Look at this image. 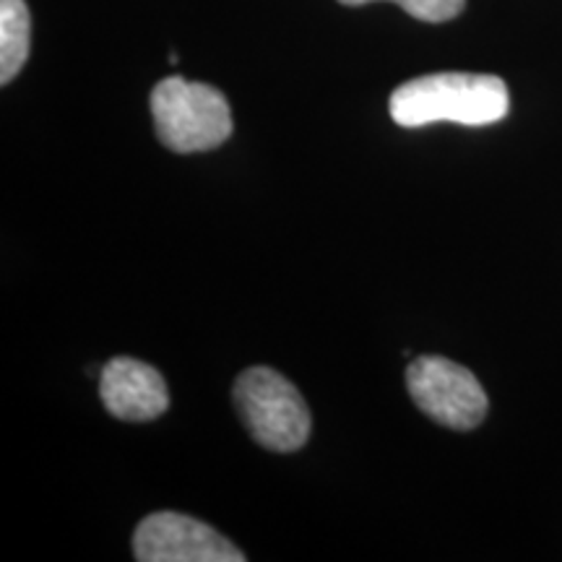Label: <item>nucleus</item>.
Listing matches in <instances>:
<instances>
[{"label": "nucleus", "instance_id": "obj_2", "mask_svg": "<svg viewBox=\"0 0 562 562\" xmlns=\"http://www.w3.org/2000/svg\"><path fill=\"white\" fill-rule=\"evenodd\" d=\"M151 115L159 140L175 154L211 151L232 136V112L222 91L180 76L154 87Z\"/></svg>", "mask_w": 562, "mask_h": 562}, {"label": "nucleus", "instance_id": "obj_7", "mask_svg": "<svg viewBox=\"0 0 562 562\" xmlns=\"http://www.w3.org/2000/svg\"><path fill=\"white\" fill-rule=\"evenodd\" d=\"M32 16L24 0H0V83H11L30 58Z\"/></svg>", "mask_w": 562, "mask_h": 562}, {"label": "nucleus", "instance_id": "obj_9", "mask_svg": "<svg viewBox=\"0 0 562 562\" xmlns=\"http://www.w3.org/2000/svg\"><path fill=\"white\" fill-rule=\"evenodd\" d=\"M341 5H349V9H357V5H368V3H375V0H339ZM393 3L402 5L404 0H393Z\"/></svg>", "mask_w": 562, "mask_h": 562}, {"label": "nucleus", "instance_id": "obj_5", "mask_svg": "<svg viewBox=\"0 0 562 562\" xmlns=\"http://www.w3.org/2000/svg\"><path fill=\"white\" fill-rule=\"evenodd\" d=\"M133 554L140 562H245V552L220 531L172 510L151 513L138 524Z\"/></svg>", "mask_w": 562, "mask_h": 562}, {"label": "nucleus", "instance_id": "obj_6", "mask_svg": "<svg viewBox=\"0 0 562 562\" xmlns=\"http://www.w3.org/2000/svg\"><path fill=\"white\" fill-rule=\"evenodd\" d=\"M100 398L104 409L123 422H151L170 406V393L161 372L133 357H115L104 364Z\"/></svg>", "mask_w": 562, "mask_h": 562}, {"label": "nucleus", "instance_id": "obj_4", "mask_svg": "<svg viewBox=\"0 0 562 562\" xmlns=\"http://www.w3.org/2000/svg\"><path fill=\"white\" fill-rule=\"evenodd\" d=\"M406 389L427 417L451 430H474L487 417V393L474 372L446 357L412 360Z\"/></svg>", "mask_w": 562, "mask_h": 562}, {"label": "nucleus", "instance_id": "obj_8", "mask_svg": "<svg viewBox=\"0 0 562 562\" xmlns=\"http://www.w3.org/2000/svg\"><path fill=\"white\" fill-rule=\"evenodd\" d=\"M463 5H467V0H404L402 9L414 19L427 21V24H442V21L459 16Z\"/></svg>", "mask_w": 562, "mask_h": 562}, {"label": "nucleus", "instance_id": "obj_1", "mask_svg": "<svg viewBox=\"0 0 562 562\" xmlns=\"http://www.w3.org/2000/svg\"><path fill=\"white\" fill-rule=\"evenodd\" d=\"M393 123L422 128L432 123L492 125L510 110L503 79L484 74H432L406 81L391 94Z\"/></svg>", "mask_w": 562, "mask_h": 562}, {"label": "nucleus", "instance_id": "obj_3", "mask_svg": "<svg viewBox=\"0 0 562 562\" xmlns=\"http://www.w3.org/2000/svg\"><path fill=\"white\" fill-rule=\"evenodd\" d=\"M235 406L252 440L277 453H292L307 442L311 412L300 391L271 368L245 370L235 381Z\"/></svg>", "mask_w": 562, "mask_h": 562}]
</instances>
